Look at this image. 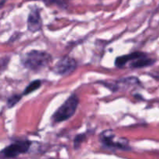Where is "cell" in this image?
Instances as JSON below:
<instances>
[{"label":"cell","mask_w":159,"mask_h":159,"mask_svg":"<svg viewBox=\"0 0 159 159\" xmlns=\"http://www.w3.org/2000/svg\"><path fill=\"white\" fill-rule=\"evenodd\" d=\"M52 61L50 54L43 51L32 50L21 57L23 66L31 71H37L46 68Z\"/></svg>","instance_id":"obj_1"},{"label":"cell","mask_w":159,"mask_h":159,"mask_svg":"<svg viewBox=\"0 0 159 159\" xmlns=\"http://www.w3.org/2000/svg\"><path fill=\"white\" fill-rule=\"evenodd\" d=\"M79 103V99L75 94H72L59 107L53 114L52 121L55 124L70 119L75 113Z\"/></svg>","instance_id":"obj_2"},{"label":"cell","mask_w":159,"mask_h":159,"mask_svg":"<svg viewBox=\"0 0 159 159\" xmlns=\"http://www.w3.org/2000/svg\"><path fill=\"white\" fill-rule=\"evenodd\" d=\"M31 143L28 141H20L11 144L2 151V155L7 158H15L20 154H24L29 151Z\"/></svg>","instance_id":"obj_3"},{"label":"cell","mask_w":159,"mask_h":159,"mask_svg":"<svg viewBox=\"0 0 159 159\" xmlns=\"http://www.w3.org/2000/svg\"><path fill=\"white\" fill-rule=\"evenodd\" d=\"M76 67H77V61L75 59L69 56H65L54 65L53 71L57 75H67L71 74L75 70Z\"/></svg>","instance_id":"obj_4"},{"label":"cell","mask_w":159,"mask_h":159,"mask_svg":"<svg viewBox=\"0 0 159 159\" xmlns=\"http://www.w3.org/2000/svg\"><path fill=\"white\" fill-rule=\"evenodd\" d=\"M114 138L115 135L112 130H105L101 134L100 141L107 148H113L121 150H130V148L129 147L128 143L120 141H115Z\"/></svg>","instance_id":"obj_5"},{"label":"cell","mask_w":159,"mask_h":159,"mask_svg":"<svg viewBox=\"0 0 159 159\" xmlns=\"http://www.w3.org/2000/svg\"><path fill=\"white\" fill-rule=\"evenodd\" d=\"M27 27L32 33L37 32L42 27V20L40 11L37 8L31 9L27 18Z\"/></svg>","instance_id":"obj_6"},{"label":"cell","mask_w":159,"mask_h":159,"mask_svg":"<svg viewBox=\"0 0 159 159\" xmlns=\"http://www.w3.org/2000/svg\"><path fill=\"white\" fill-rule=\"evenodd\" d=\"M147 56V54L144 52H140V51H136V52L130 53V54H126V55L120 56L117 57L115 60V65L119 68H122L128 63L129 61H134L135 60Z\"/></svg>","instance_id":"obj_7"},{"label":"cell","mask_w":159,"mask_h":159,"mask_svg":"<svg viewBox=\"0 0 159 159\" xmlns=\"http://www.w3.org/2000/svg\"><path fill=\"white\" fill-rule=\"evenodd\" d=\"M155 62V61L154 59L150 58L148 56H145V57H141V58H139L138 60H135L134 61H132L130 64V67L131 68H145V67L151 66Z\"/></svg>","instance_id":"obj_8"},{"label":"cell","mask_w":159,"mask_h":159,"mask_svg":"<svg viewBox=\"0 0 159 159\" xmlns=\"http://www.w3.org/2000/svg\"><path fill=\"white\" fill-rule=\"evenodd\" d=\"M41 81L40 80H34L32 82L29 84V85L26 86V88L25 89V90L23 91V95H28L32 93L33 92H34L35 90L38 89L40 86H41Z\"/></svg>","instance_id":"obj_9"},{"label":"cell","mask_w":159,"mask_h":159,"mask_svg":"<svg viewBox=\"0 0 159 159\" xmlns=\"http://www.w3.org/2000/svg\"><path fill=\"white\" fill-rule=\"evenodd\" d=\"M22 95L19 94H14L12 96H11L10 97L8 98L7 102H6V105H7L8 108H12V107H15L20 100H21Z\"/></svg>","instance_id":"obj_10"},{"label":"cell","mask_w":159,"mask_h":159,"mask_svg":"<svg viewBox=\"0 0 159 159\" xmlns=\"http://www.w3.org/2000/svg\"><path fill=\"white\" fill-rule=\"evenodd\" d=\"M47 6L56 5L61 9H66L68 7V3L65 0H43Z\"/></svg>","instance_id":"obj_11"},{"label":"cell","mask_w":159,"mask_h":159,"mask_svg":"<svg viewBox=\"0 0 159 159\" xmlns=\"http://www.w3.org/2000/svg\"><path fill=\"white\" fill-rule=\"evenodd\" d=\"M86 139V136H85V134H78L75 137L74 140V147L75 149H78L80 147L81 144H82L83 141H85Z\"/></svg>","instance_id":"obj_12"},{"label":"cell","mask_w":159,"mask_h":159,"mask_svg":"<svg viewBox=\"0 0 159 159\" xmlns=\"http://www.w3.org/2000/svg\"><path fill=\"white\" fill-rule=\"evenodd\" d=\"M9 57H2L1 60V68H2L3 66H4V64H6V65H8V63H9Z\"/></svg>","instance_id":"obj_13"}]
</instances>
